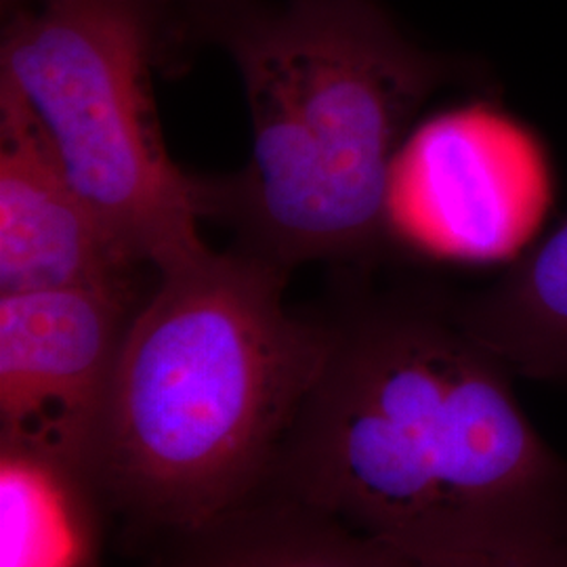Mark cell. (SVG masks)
I'll return each mask as SVG.
<instances>
[{
    "label": "cell",
    "mask_w": 567,
    "mask_h": 567,
    "mask_svg": "<svg viewBox=\"0 0 567 567\" xmlns=\"http://www.w3.org/2000/svg\"><path fill=\"white\" fill-rule=\"evenodd\" d=\"M511 377L456 309L364 305L330 326L265 487L416 561L567 529V463Z\"/></svg>",
    "instance_id": "obj_1"
},
{
    "label": "cell",
    "mask_w": 567,
    "mask_h": 567,
    "mask_svg": "<svg viewBox=\"0 0 567 567\" xmlns=\"http://www.w3.org/2000/svg\"><path fill=\"white\" fill-rule=\"evenodd\" d=\"M288 269L208 252L158 276L122 343L95 494L183 534L259 494L318 379L330 326L284 301Z\"/></svg>",
    "instance_id": "obj_2"
},
{
    "label": "cell",
    "mask_w": 567,
    "mask_h": 567,
    "mask_svg": "<svg viewBox=\"0 0 567 567\" xmlns=\"http://www.w3.org/2000/svg\"><path fill=\"white\" fill-rule=\"evenodd\" d=\"M252 122L240 177L208 210L290 269L372 250L391 227L408 128L444 68L368 0H299L227 37Z\"/></svg>",
    "instance_id": "obj_3"
},
{
    "label": "cell",
    "mask_w": 567,
    "mask_h": 567,
    "mask_svg": "<svg viewBox=\"0 0 567 567\" xmlns=\"http://www.w3.org/2000/svg\"><path fill=\"white\" fill-rule=\"evenodd\" d=\"M147 0H37L2 32L0 82L41 122L65 173L158 276L204 259L208 185L166 152L150 81Z\"/></svg>",
    "instance_id": "obj_4"
},
{
    "label": "cell",
    "mask_w": 567,
    "mask_h": 567,
    "mask_svg": "<svg viewBox=\"0 0 567 567\" xmlns=\"http://www.w3.org/2000/svg\"><path fill=\"white\" fill-rule=\"evenodd\" d=\"M137 292L0 295V447L93 487V466Z\"/></svg>",
    "instance_id": "obj_5"
},
{
    "label": "cell",
    "mask_w": 567,
    "mask_h": 567,
    "mask_svg": "<svg viewBox=\"0 0 567 567\" xmlns=\"http://www.w3.org/2000/svg\"><path fill=\"white\" fill-rule=\"evenodd\" d=\"M402 150L391 187L400 215L429 246L494 261L526 246L548 203L536 143L515 122L477 110L444 116Z\"/></svg>",
    "instance_id": "obj_6"
},
{
    "label": "cell",
    "mask_w": 567,
    "mask_h": 567,
    "mask_svg": "<svg viewBox=\"0 0 567 567\" xmlns=\"http://www.w3.org/2000/svg\"><path fill=\"white\" fill-rule=\"evenodd\" d=\"M142 265L76 189L28 103L0 82V295L137 292Z\"/></svg>",
    "instance_id": "obj_7"
},
{
    "label": "cell",
    "mask_w": 567,
    "mask_h": 567,
    "mask_svg": "<svg viewBox=\"0 0 567 567\" xmlns=\"http://www.w3.org/2000/svg\"><path fill=\"white\" fill-rule=\"evenodd\" d=\"M173 538L164 567H416L402 550L267 487Z\"/></svg>",
    "instance_id": "obj_8"
},
{
    "label": "cell",
    "mask_w": 567,
    "mask_h": 567,
    "mask_svg": "<svg viewBox=\"0 0 567 567\" xmlns=\"http://www.w3.org/2000/svg\"><path fill=\"white\" fill-rule=\"evenodd\" d=\"M456 313L513 374L567 383V221Z\"/></svg>",
    "instance_id": "obj_9"
},
{
    "label": "cell",
    "mask_w": 567,
    "mask_h": 567,
    "mask_svg": "<svg viewBox=\"0 0 567 567\" xmlns=\"http://www.w3.org/2000/svg\"><path fill=\"white\" fill-rule=\"evenodd\" d=\"M2 567H76L97 494L41 458L2 450Z\"/></svg>",
    "instance_id": "obj_10"
},
{
    "label": "cell",
    "mask_w": 567,
    "mask_h": 567,
    "mask_svg": "<svg viewBox=\"0 0 567 567\" xmlns=\"http://www.w3.org/2000/svg\"><path fill=\"white\" fill-rule=\"evenodd\" d=\"M416 567H567V529L503 547L416 561Z\"/></svg>",
    "instance_id": "obj_11"
},
{
    "label": "cell",
    "mask_w": 567,
    "mask_h": 567,
    "mask_svg": "<svg viewBox=\"0 0 567 567\" xmlns=\"http://www.w3.org/2000/svg\"><path fill=\"white\" fill-rule=\"evenodd\" d=\"M13 2H16V0H4V4H13Z\"/></svg>",
    "instance_id": "obj_12"
}]
</instances>
